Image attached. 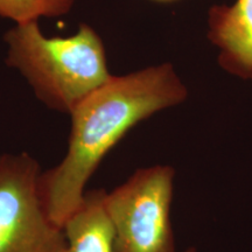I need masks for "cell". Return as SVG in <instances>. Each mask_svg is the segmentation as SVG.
<instances>
[{
	"mask_svg": "<svg viewBox=\"0 0 252 252\" xmlns=\"http://www.w3.org/2000/svg\"><path fill=\"white\" fill-rule=\"evenodd\" d=\"M75 0H0V17L15 24L56 18L70 12Z\"/></svg>",
	"mask_w": 252,
	"mask_h": 252,
	"instance_id": "cell-7",
	"label": "cell"
},
{
	"mask_svg": "<svg viewBox=\"0 0 252 252\" xmlns=\"http://www.w3.org/2000/svg\"><path fill=\"white\" fill-rule=\"evenodd\" d=\"M105 189L87 190L74 213L63 224V252H115L113 231L104 206Z\"/></svg>",
	"mask_w": 252,
	"mask_h": 252,
	"instance_id": "cell-6",
	"label": "cell"
},
{
	"mask_svg": "<svg viewBox=\"0 0 252 252\" xmlns=\"http://www.w3.org/2000/svg\"><path fill=\"white\" fill-rule=\"evenodd\" d=\"M174 179L169 165L143 167L106 191L115 252H178L171 217Z\"/></svg>",
	"mask_w": 252,
	"mask_h": 252,
	"instance_id": "cell-3",
	"label": "cell"
},
{
	"mask_svg": "<svg viewBox=\"0 0 252 252\" xmlns=\"http://www.w3.org/2000/svg\"><path fill=\"white\" fill-rule=\"evenodd\" d=\"M188 91L172 64L111 76L70 113L68 149L58 165L43 171L41 191L59 226L76 210L100 162L135 125L178 105Z\"/></svg>",
	"mask_w": 252,
	"mask_h": 252,
	"instance_id": "cell-1",
	"label": "cell"
},
{
	"mask_svg": "<svg viewBox=\"0 0 252 252\" xmlns=\"http://www.w3.org/2000/svg\"><path fill=\"white\" fill-rule=\"evenodd\" d=\"M181 252H197V250H196V248L189 247V248H187V249H185V250L181 251Z\"/></svg>",
	"mask_w": 252,
	"mask_h": 252,
	"instance_id": "cell-8",
	"label": "cell"
},
{
	"mask_svg": "<svg viewBox=\"0 0 252 252\" xmlns=\"http://www.w3.org/2000/svg\"><path fill=\"white\" fill-rule=\"evenodd\" d=\"M42 168L27 152L0 154V252H63V228L50 219Z\"/></svg>",
	"mask_w": 252,
	"mask_h": 252,
	"instance_id": "cell-4",
	"label": "cell"
},
{
	"mask_svg": "<svg viewBox=\"0 0 252 252\" xmlns=\"http://www.w3.org/2000/svg\"><path fill=\"white\" fill-rule=\"evenodd\" d=\"M153 1H157V2H172V1H176V0H153Z\"/></svg>",
	"mask_w": 252,
	"mask_h": 252,
	"instance_id": "cell-9",
	"label": "cell"
},
{
	"mask_svg": "<svg viewBox=\"0 0 252 252\" xmlns=\"http://www.w3.org/2000/svg\"><path fill=\"white\" fill-rule=\"evenodd\" d=\"M5 41L6 64L20 71L37 98L54 111L70 115L112 76L102 39L86 24L64 37L46 36L37 21L17 24Z\"/></svg>",
	"mask_w": 252,
	"mask_h": 252,
	"instance_id": "cell-2",
	"label": "cell"
},
{
	"mask_svg": "<svg viewBox=\"0 0 252 252\" xmlns=\"http://www.w3.org/2000/svg\"><path fill=\"white\" fill-rule=\"evenodd\" d=\"M208 25V36L220 49V67L252 82V0L213 6Z\"/></svg>",
	"mask_w": 252,
	"mask_h": 252,
	"instance_id": "cell-5",
	"label": "cell"
}]
</instances>
